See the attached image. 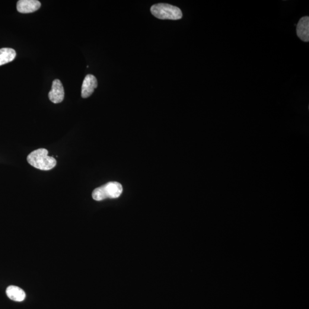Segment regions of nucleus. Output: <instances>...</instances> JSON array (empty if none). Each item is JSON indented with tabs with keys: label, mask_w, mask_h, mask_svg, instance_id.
<instances>
[{
	"label": "nucleus",
	"mask_w": 309,
	"mask_h": 309,
	"mask_svg": "<svg viewBox=\"0 0 309 309\" xmlns=\"http://www.w3.org/2000/svg\"><path fill=\"white\" fill-rule=\"evenodd\" d=\"M29 164L40 170L49 171L56 166L57 162L53 157H49V151L45 148L37 149L27 157Z\"/></svg>",
	"instance_id": "f257e3e1"
},
{
	"label": "nucleus",
	"mask_w": 309,
	"mask_h": 309,
	"mask_svg": "<svg viewBox=\"0 0 309 309\" xmlns=\"http://www.w3.org/2000/svg\"><path fill=\"white\" fill-rule=\"evenodd\" d=\"M122 192L123 187L121 184L116 181H110L95 189L92 193V197L97 201L107 198L115 199L119 197Z\"/></svg>",
	"instance_id": "f03ea898"
},
{
	"label": "nucleus",
	"mask_w": 309,
	"mask_h": 309,
	"mask_svg": "<svg viewBox=\"0 0 309 309\" xmlns=\"http://www.w3.org/2000/svg\"><path fill=\"white\" fill-rule=\"evenodd\" d=\"M151 12L155 17L162 20H177L183 16L182 12L179 8L162 3L152 6Z\"/></svg>",
	"instance_id": "7ed1b4c3"
},
{
	"label": "nucleus",
	"mask_w": 309,
	"mask_h": 309,
	"mask_svg": "<svg viewBox=\"0 0 309 309\" xmlns=\"http://www.w3.org/2000/svg\"><path fill=\"white\" fill-rule=\"evenodd\" d=\"M49 100L55 104L61 103L65 98V90L62 82L56 79L52 82V88L49 92Z\"/></svg>",
	"instance_id": "20e7f679"
},
{
	"label": "nucleus",
	"mask_w": 309,
	"mask_h": 309,
	"mask_svg": "<svg viewBox=\"0 0 309 309\" xmlns=\"http://www.w3.org/2000/svg\"><path fill=\"white\" fill-rule=\"evenodd\" d=\"M98 87L97 78L94 75H88L85 76L81 87V97L87 98L90 97Z\"/></svg>",
	"instance_id": "39448f33"
},
{
	"label": "nucleus",
	"mask_w": 309,
	"mask_h": 309,
	"mask_svg": "<svg viewBox=\"0 0 309 309\" xmlns=\"http://www.w3.org/2000/svg\"><path fill=\"white\" fill-rule=\"evenodd\" d=\"M41 7V3L37 0H20L17 3V9L21 14H30Z\"/></svg>",
	"instance_id": "423d86ee"
},
{
	"label": "nucleus",
	"mask_w": 309,
	"mask_h": 309,
	"mask_svg": "<svg viewBox=\"0 0 309 309\" xmlns=\"http://www.w3.org/2000/svg\"><path fill=\"white\" fill-rule=\"evenodd\" d=\"M297 34L298 37L305 42L309 41V17H302L297 25Z\"/></svg>",
	"instance_id": "0eeeda50"
},
{
	"label": "nucleus",
	"mask_w": 309,
	"mask_h": 309,
	"mask_svg": "<svg viewBox=\"0 0 309 309\" xmlns=\"http://www.w3.org/2000/svg\"><path fill=\"white\" fill-rule=\"evenodd\" d=\"M6 295L11 300L16 302L23 301L26 297L23 289L16 286H9L6 290Z\"/></svg>",
	"instance_id": "6e6552de"
},
{
	"label": "nucleus",
	"mask_w": 309,
	"mask_h": 309,
	"mask_svg": "<svg viewBox=\"0 0 309 309\" xmlns=\"http://www.w3.org/2000/svg\"><path fill=\"white\" fill-rule=\"evenodd\" d=\"M16 52L10 48H3L0 49V66L12 62L16 58Z\"/></svg>",
	"instance_id": "1a4fd4ad"
}]
</instances>
